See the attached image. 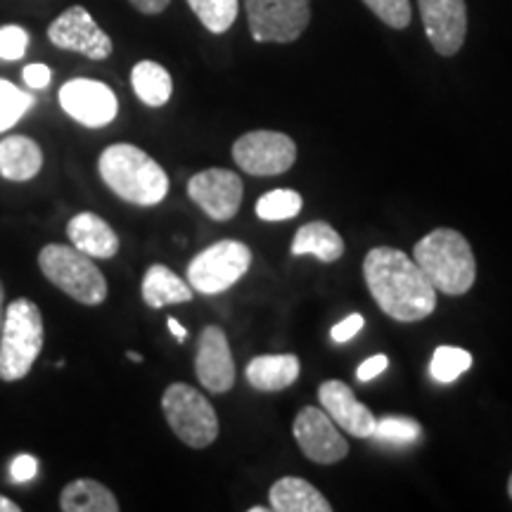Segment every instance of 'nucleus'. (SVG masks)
Listing matches in <instances>:
<instances>
[{"instance_id": "1", "label": "nucleus", "mask_w": 512, "mask_h": 512, "mask_svg": "<svg viewBox=\"0 0 512 512\" xmlns=\"http://www.w3.org/2000/svg\"><path fill=\"white\" fill-rule=\"evenodd\" d=\"M363 278L375 304L399 323H415L437 309V290L413 256L401 249H370L363 259Z\"/></svg>"}, {"instance_id": "2", "label": "nucleus", "mask_w": 512, "mask_h": 512, "mask_svg": "<svg viewBox=\"0 0 512 512\" xmlns=\"http://www.w3.org/2000/svg\"><path fill=\"white\" fill-rule=\"evenodd\" d=\"M98 171L102 183L128 204L155 207L169 195L166 171L145 150L131 143H117L102 150Z\"/></svg>"}, {"instance_id": "3", "label": "nucleus", "mask_w": 512, "mask_h": 512, "mask_svg": "<svg viewBox=\"0 0 512 512\" xmlns=\"http://www.w3.org/2000/svg\"><path fill=\"white\" fill-rule=\"evenodd\" d=\"M415 264L427 275L432 287L448 297L470 292L477 278V261L470 242L453 228L427 233L413 249Z\"/></svg>"}, {"instance_id": "4", "label": "nucleus", "mask_w": 512, "mask_h": 512, "mask_svg": "<svg viewBox=\"0 0 512 512\" xmlns=\"http://www.w3.org/2000/svg\"><path fill=\"white\" fill-rule=\"evenodd\" d=\"M41 351L43 313L29 297H19L5 306L3 330H0V380H24Z\"/></svg>"}, {"instance_id": "5", "label": "nucleus", "mask_w": 512, "mask_h": 512, "mask_svg": "<svg viewBox=\"0 0 512 512\" xmlns=\"http://www.w3.org/2000/svg\"><path fill=\"white\" fill-rule=\"evenodd\" d=\"M38 268L50 285L83 306H100L107 299V280L93 256L72 245L50 242L38 252Z\"/></svg>"}, {"instance_id": "6", "label": "nucleus", "mask_w": 512, "mask_h": 512, "mask_svg": "<svg viewBox=\"0 0 512 512\" xmlns=\"http://www.w3.org/2000/svg\"><path fill=\"white\" fill-rule=\"evenodd\" d=\"M162 413L171 432L190 448H207L219 439V415L207 396L185 382H174L162 396Z\"/></svg>"}, {"instance_id": "7", "label": "nucleus", "mask_w": 512, "mask_h": 512, "mask_svg": "<svg viewBox=\"0 0 512 512\" xmlns=\"http://www.w3.org/2000/svg\"><path fill=\"white\" fill-rule=\"evenodd\" d=\"M252 266V249L245 242L221 240L204 249L188 264V283L192 292L221 294L240 283Z\"/></svg>"}, {"instance_id": "8", "label": "nucleus", "mask_w": 512, "mask_h": 512, "mask_svg": "<svg viewBox=\"0 0 512 512\" xmlns=\"http://www.w3.org/2000/svg\"><path fill=\"white\" fill-rule=\"evenodd\" d=\"M249 31L259 43H292L311 22V0H245Z\"/></svg>"}, {"instance_id": "9", "label": "nucleus", "mask_w": 512, "mask_h": 512, "mask_svg": "<svg viewBox=\"0 0 512 512\" xmlns=\"http://www.w3.org/2000/svg\"><path fill=\"white\" fill-rule=\"evenodd\" d=\"M233 159L249 176H280L297 162V145L278 131H249L233 143Z\"/></svg>"}, {"instance_id": "10", "label": "nucleus", "mask_w": 512, "mask_h": 512, "mask_svg": "<svg viewBox=\"0 0 512 512\" xmlns=\"http://www.w3.org/2000/svg\"><path fill=\"white\" fill-rule=\"evenodd\" d=\"M48 41L55 48L79 53L93 62L107 60L114 50L112 38L100 29V24L83 5H72L50 22Z\"/></svg>"}, {"instance_id": "11", "label": "nucleus", "mask_w": 512, "mask_h": 512, "mask_svg": "<svg viewBox=\"0 0 512 512\" xmlns=\"http://www.w3.org/2000/svg\"><path fill=\"white\" fill-rule=\"evenodd\" d=\"M67 117L86 128H105L119 114V100L107 83L95 79H69L57 93Z\"/></svg>"}, {"instance_id": "12", "label": "nucleus", "mask_w": 512, "mask_h": 512, "mask_svg": "<svg viewBox=\"0 0 512 512\" xmlns=\"http://www.w3.org/2000/svg\"><path fill=\"white\" fill-rule=\"evenodd\" d=\"M292 434L304 456L318 465H335L349 456L347 439L323 408H302L294 418Z\"/></svg>"}, {"instance_id": "13", "label": "nucleus", "mask_w": 512, "mask_h": 512, "mask_svg": "<svg viewBox=\"0 0 512 512\" xmlns=\"http://www.w3.org/2000/svg\"><path fill=\"white\" fill-rule=\"evenodd\" d=\"M188 195L209 219L228 221L240 211L245 185L228 169H204L188 181Z\"/></svg>"}, {"instance_id": "14", "label": "nucleus", "mask_w": 512, "mask_h": 512, "mask_svg": "<svg viewBox=\"0 0 512 512\" xmlns=\"http://www.w3.org/2000/svg\"><path fill=\"white\" fill-rule=\"evenodd\" d=\"M197 380L211 394H226L235 384V361L228 337L219 325H207L197 339L195 354Z\"/></svg>"}, {"instance_id": "15", "label": "nucleus", "mask_w": 512, "mask_h": 512, "mask_svg": "<svg viewBox=\"0 0 512 512\" xmlns=\"http://www.w3.org/2000/svg\"><path fill=\"white\" fill-rule=\"evenodd\" d=\"M425 34L441 57L456 55L467 36L465 0H418Z\"/></svg>"}, {"instance_id": "16", "label": "nucleus", "mask_w": 512, "mask_h": 512, "mask_svg": "<svg viewBox=\"0 0 512 512\" xmlns=\"http://www.w3.org/2000/svg\"><path fill=\"white\" fill-rule=\"evenodd\" d=\"M320 408L330 415L332 422L342 430H347L351 437L370 439L375 432L377 418L373 411L356 399L354 389L347 382L328 380L320 384L318 389Z\"/></svg>"}, {"instance_id": "17", "label": "nucleus", "mask_w": 512, "mask_h": 512, "mask_svg": "<svg viewBox=\"0 0 512 512\" xmlns=\"http://www.w3.org/2000/svg\"><path fill=\"white\" fill-rule=\"evenodd\" d=\"M67 238L72 247L93 259H112L119 252V235L93 211H81L67 223Z\"/></svg>"}, {"instance_id": "18", "label": "nucleus", "mask_w": 512, "mask_h": 512, "mask_svg": "<svg viewBox=\"0 0 512 512\" xmlns=\"http://www.w3.org/2000/svg\"><path fill=\"white\" fill-rule=\"evenodd\" d=\"M43 169V150L29 136H8L0 140V176L12 183H27Z\"/></svg>"}, {"instance_id": "19", "label": "nucleus", "mask_w": 512, "mask_h": 512, "mask_svg": "<svg viewBox=\"0 0 512 512\" xmlns=\"http://www.w3.org/2000/svg\"><path fill=\"white\" fill-rule=\"evenodd\" d=\"M268 508L275 512H330L332 505L316 486L299 477H283L271 484Z\"/></svg>"}, {"instance_id": "20", "label": "nucleus", "mask_w": 512, "mask_h": 512, "mask_svg": "<svg viewBox=\"0 0 512 512\" xmlns=\"http://www.w3.org/2000/svg\"><path fill=\"white\" fill-rule=\"evenodd\" d=\"M299 358L294 354H266L249 361L245 370L247 382L259 392H283L299 377Z\"/></svg>"}, {"instance_id": "21", "label": "nucleus", "mask_w": 512, "mask_h": 512, "mask_svg": "<svg viewBox=\"0 0 512 512\" xmlns=\"http://www.w3.org/2000/svg\"><path fill=\"white\" fill-rule=\"evenodd\" d=\"M143 302L150 309H164L171 304H185L192 299V287L185 283L181 275H176L169 266L155 264L143 275Z\"/></svg>"}, {"instance_id": "22", "label": "nucleus", "mask_w": 512, "mask_h": 512, "mask_svg": "<svg viewBox=\"0 0 512 512\" xmlns=\"http://www.w3.org/2000/svg\"><path fill=\"white\" fill-rule=\"evenodd\" d=\"M294 256H316L323 264H335L344 254V240L330 223L313 221L297 230L292 242Z\"/></svg>"}, {"instance_id": "23", "label": "nucleus", "mask_w": 512, "mask_h": 512, "mask_svg": "<svg viewBox=\"0 0 512 512\" xmlns=\"http://www.w3.org/2000/svg\"><path fill=\"white\" fill-rule=\"evenodd\" d=\"M62 512H119L117 496L95 479H74L60 494Z\"/></svg>"}, {"instance_id": "24", "label": "nucleus", "mask_w": 512, "mask_h": 512, "mask_svg": "<svg viewBox=\"0 0 512 512\" xmlns=\"http://www.w3.org/2000/svg\"><path fill=\"white\" fill-rule=\"evenodd\" d=\"M131 86L138 100L147 107H164L174 95V79L155 60H140L131 69Z\"/></svg>"}, {"instance_id": "25", "label": "nucleus", "mask_w": 512, "mask_h": 512, "mask_svg": "<svg viewBox=\"0 0 512 512\" xmlns=\"http://www.w3.org/2000/svg\"><path fill=\"white\" fill-rule=\"evenodd\" d=\"M188 5L211 34H226L240 12V0H188Z\"/></svg>"}, {"instance_id": "26", "label": "nucleus", "mask_w": 512, "mask_h": 512, "mask_svg": "<svg viewBox=\"0 0 512 512\" xmlns=\"http://www.w3.org/2000/svg\"><path fill=\"white\" fill-rule=\"evenodd\" d=\"M377 444L384 446H411L422 439V427L418 420L403 418V415H387L377 420L373 437Z\"/></svg>"}, {"instance_id": "27", "label": "nucleus", "mask_w": 512, "mask_h": 512, "mask_svg": "<svg viewBox=\"0 0 512 512\" xmlns=\"http://www.w3.org/2000/svg\"><path fill=\"white\" fill-rule=\"evenodd\" d=\"M302 207L304 200L297 190L280 188L259 197V202H256V216L261 221H287L294 219L302 211Z\"/></svg>"}, {"instance_id": "28", "label": "nucleus", "mask_w": 512, "mask_h": 512, "mask_svg": "<svg viewBox=\"0 0 512 512\" xmlns=\"http://www.w3.org/2000/svg\"><path fill=\"white\" fill-rule=\"evenodd\" d=\"M472 368V354L460 347H437L432 354L430 373L437 382L451 384L460 375H465Z\"/></svg>"}, {"instance_id": "29", "label": "nucleus", "mask_w": 512, "mask_h": 512, "mask_svg": "<svg viewBox=\"0 0 512 512\" xmlns=\"http://www.w3.org/2000/svg\"><path fill=\"white\" fill-rule=\"evenodd\" d=\"M34 107V95L8 79H0V133L10 131Z\"/></svg>"}, {"instance_id": "30", "label": "nucleus", "mask_w": 512, "mask_h": 512, "mask_svg": "<svg viewBox=\"0 0 512 512\" xmlns=\"http://www.w3.org/2000/svg\"><path fill=\"white\" fill-rule=\"evenodd\" d=\"M377 19H382L387 27L406 29L413 19L411 0H363Z\"/></svg>"}, {"instance_id": "31", "label": "nucleus", "mask_w": 512, "mask_h": 512, "mask_svg": "<svg viewBox=\"0 0 512 512\" xmlns=\"http://www.w3.org/2000/svg\"><path fill=\"white\" fill-rule=\"evenodd\" d=\"M29 31L19 24H5L0 27V60L19 62L29 50Z\"/></svg>"}, {"instance_id": "32", "label": "nucleus", "mask_w": 512, "mask_h": 512, "mask_svg": "<svg viewBox=\"0 0 512 512\" xmlns=\"http://www.w3.org/2000/svg\"><path fill=\"white\" fill-rule=\"evenodd\" d=\"M363 325H366V320H363L361 313H351V316H347L344 320H339L335 328L330 330L332 342L347 344L349 339H354L358 332L363 330Z\"/></svg>"}, {"instance_id": "33", "label": "nucleus", "mask_w": 512, "mask_h": 512, "mask_svg": "<svg viewBox=\"0 0 512 512\" xmlns=\"http://www.w3.org/2000/svg\"><path fill=\"white\" fill-rule=\"evenodd\" d=\"M36 475H38V460L34 456H29V453H22V456H17L15 460H12L10 479L15 484H27Z\"/></svg>"}, {"instance_id": "34", "label": "nucleus", "mask_w": 512, "mask_h": 512, "mask_svg": "<svg viewBox=\"0 0 512 512\" xmlns=\"http://www.w3.org/2000/svg\"><path fill=\"white\" fill-rule=\"evenodd\" d=\"M22 79L29 88H34V91H46V88L50 86V79H53V72H50L48 64L34 62V64H27V67L22 69Z\"/></svg>"}, {"instance_id": "35", "label": "nucleus", "mask_w": 512, "mask_h": 512, "mask_svg": "<svg viewBox=\"0 0 512 512\" xmlns=\"http://www.w3.org/2000/svg\"><path fill=\"white\" fill-rule=\"evenodd\" d=\"M387 368H389V358L384 354H375L358 366L356 377H358V382H370V380H375V377H380Z\"/></svg>"}, {"instance_id": "36", "label": "nucleus", "mask_w": 512, "mask_h": 512, "mask_svg": "<svg viewBox=\"0 0 512 512\" xmlns=\"http://www.w3.org/2000/svg\"><path fill=\"white\" fill-rule=\"evenodd\" d=\"M128 3H131L140 15H162V12L169 8L171 0H128Z\"/></svg>"}, {"instance_id": "37", "label": "nucleus", "mask_w": 512, "mask_h": 512, "mask_svg": "<svg viewBox=\"0 0 512 512\" xmlns=\"http://www.w3.org/2000/svg\"><path fill=\"white\" fill-rule=\"evenodd\" d=\"M166 325H169L171 335H174V337H176V342H178V344H183V342H185V339H188V330H185V328H183V325H181V323H178V320H176V318H169V320H166Z\"/></svg>"}, {"instance_id": "38", "label": "nucleus", "mask_w": 512, "mask_h": 512, "mask_svg": "<svg viewBox=\"0 0 512 512\" xmlns=\"http://www.w3.org/2000/svg\"><path fill=\"white\" fill-rule=\"evenodd\" d=\"M19 510H22V508H19L15 501H10L8 496L0 494V512H19Z\"/></svg>"}, {"instance_id": "39", "label": "nucleus", "mask_w": 512, "mask_h": 512, "mask_svg": "<svg viewBox=\"0 0 512 512\" xmlns=\"http://www.w3.org/2000/svg\"><path fill=\"white\" fill-rule=\"evenodd\" d=\"M3 318H5V287L0 283V330H3Z\"/></svg>"}, {"instance_id": "40", "label": "nucleus", "mask_w": 512, "mask_h": 512, "mask_svg": "<svg viewBox=\"0 0 512 512\" xmlns=\"http://www.w3.org/2000/svg\"><path fill=\"white\" fill-rule=\"evenodd\" d=\"M128 361H133V363H143V356L140 354H136V351H128Z\"/></svg>"}, {"instance_id": "41", "label": "nucleus", "mask_w": 512, "mask_h": 512, "mask_svg": "<svg viewBox=\"0 0 512 512\" xmlns=\"http://www.w3.org/2000/svg\"><path fill=\"white\" fill-rule=\"evenodd\" d=\"M266 510H271V508H249V512H266Z\"/></svg>"}, {"instance_id": "42", "label": "nucleus", "mask_w": 512, "mask_h": 512, "mask_svg": "<svg viewBox=\"0 0 512 512\" xmlns=\"http://www.w3.org/2000/svg\"><path fill=\"white\" fill-rule=\"evenodd\" d=\"M508 494H510V498H512V475H510V479H508Z\"/></svg>"}]
</instances>
